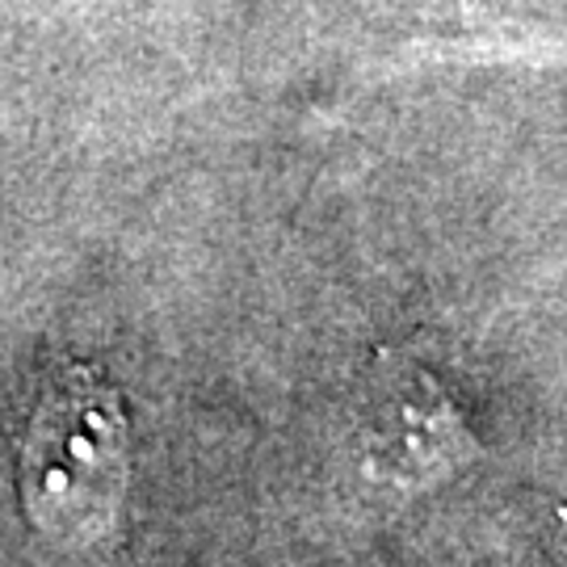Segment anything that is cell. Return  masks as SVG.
Wrapping results in <instances>:
<instances>
[{
    "instance_id": "cell-2",
    "label": "cell",
    "mask_w": 567,
    "mask_h": 567,
    "mask_svg": "<svg viewBox=\"0 0 567 567\" xmlns=\"http://www.w3.org/2000/svg\"><path fill=\"white\" fill-rule=\"evenodd\" d=\"M353 442L365 475L400 492L433 484L466 454H475L458 408L429 374L412 365L374 370L358 404Z\"/></svg>"
},
{
    "instance_id": "cell-1",
    "label": "cell",
    "mask_w": 567,
    "mask_h": 567,
    "mask_svg": "<svg viewBox=\"0 0 567 567\" xmlns=\"http://www.w3.org/2000/svg\"><path fill=\"white\" fill-rule=\"evenodd\" d=\"M126 458L131 437L118 391L84 365L60 370L21 437L25 517L68 547L102 538L126 492Z\"/></svg>"
}]
</instances>
